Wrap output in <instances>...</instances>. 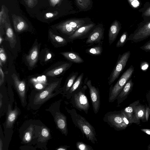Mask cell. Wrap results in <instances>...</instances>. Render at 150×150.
Returning <instances> with one entry per match:
<instances>
[{
    "label": "cell",
    "instance_id": "1",
    "mask_svg": "<svg viewBox=\"0 0 150 150\" xmlns=\"http://www.w3.org/2000/svg\"><path fill=\"white\" fill-rule=\"evenodd\" d=\"M67 112L69 114L73 123L79 128L88 140L93 144L98 143L95 129L84 117L77 113L74 109H69L65 107Z\"/></svg>",
    "mask_w": 150,
    "mask_h": 150
},
{
    "label": "cell",
    "instance_id": "2",
    "mask_svg": "<svg viewBox=\"0 0 150 150\" xmlns=\"http://www.w3.org/2000/svg\"><path fill=\"white\" fill-rule=\"evenodd\" d=\"M62 80L61 78L51 83L45 88L36 93L34 98L33 104L35 105H41L50 98L61 93L62 92V88L54 93V91L60 87Z\"/></svg>",
    "mask_w": 150,
    "mask_h": 150
},
{
    "label": "cell",
    "instance_id": "3",
    "mask_svg": "<svg viewBox=\"0 0 150 150\" xmlns=\"http://www.w3.org/2000/svg\"><path fill=\"white\" fill-rule=\"evenodd\" d=\"M82 87L74 93L70 98V103L73 107L80 111H83L88 114L90 107L88 99L85 91L87 86L84 84Z\"/></svg>",
    "mask_w": 150,
    "mask_h": 150
},
{
    "label": "cell",
    "instance_id": "4",
    "mask_svg": "<svg viewBox=\"0 0 150 150\" xmlns=\"http://www.w3.org/2000/svg\"><path fill=\"white\" fill-rule=\"evenodd\" d=\"M134 71V67L132 65L122 74L113 86L111 85L109 90L108 101L109 103H112L117 99L126 83L132 77Z\"/></svg>",
    "mask_w": 150,
    "mask_h": 150
},
{
    "label": "cell",
    "instance_id": "5",
    "mask_svg": "<svg viewBox=\"0 0 150 150\" xmlns=\"http://www.w3.org/2000/svg\"><path fill=\"white\" fill-rule=\"evenodd\" d=\"M62 99L56 102L47 109L53 117L57 128L62 134L67 136L68 133L67 117L60 111V106Z\"/></svg>",
    "mask_w": 150,
    "mask_h": 150
},
{
    "label": "cell",
    "instance_id": "6",
    "mask_svg": "<svg viewBox=\"0 0 150 150\" xmlns=\"http://www.w3.org/2000/svg\"><path fill=\"white\" fill-rule=\"evenodd\" d=\"M103 120L110 127L117 130L123 129L127 126L124 120L123 110L108 112L104 115Z\"/></svg>",
    "mask_w": 150,
    "mask_h": 150
},
{
    "label": "cell",
    "instance_id": "7",
    "mask_svg": "<svg viewBox=\"0 0 150 150\" xmlns=\"http://www.w3.org/2000/svg\"><path fill=\"white\" fill-rule=\"evenodd\" d=\"M130 51L124 53L122 54L119 55L116 63L110 76L108 78V83L109 85L119 77L125 68L130 55Z\"/></svg>",
    "mask_w": 150,
    "mask_h": 150
},
{
    "label": "cell",
    "instance_id": "8",
    "mask_svg": "<svg viewBox=\"0 0 150 150\" xmlns=\"http://www.w3.org/2000/svg\"><path fill=\"white\" fill-rule=\"evenodd\" d=\"M150 37V21L140 24L135 30L128 36L127 41L138 42Z\"/></svg>",
    "mask_w": 150,
    "mask_h": 150
},
{
    "label": "cell",
    "instance_id": "9",
    "mask_svg": "<svg viewBox=\"0 0 150 150\" xmlns=\"http://www.w3.org/2000/svg\"><path fill=\"white\" fill-rule=\"evenodd\" d=\"M83 84L86 85L89 89L93 110L94 113L96 114L99 111L100 105L99 89L92 85L91 80L88 79L87 77L84 79Z\"/></svg>",
    "mask_w": 150,
    "mask_h": 150
},
{
    "label": "cell",
    "instance_id": "10",
    "mask_svg": "<svg viewBox=\"0 0 150 150\" xmlns=\"http://www.w3.org/2000/svg\"><path fill=\"white\" fill-rule=\"evenodd\" d=\"M104 29L103 27L98 26L91 32L86 42L88 46L103 44L104 39Z\"/></svg>",
    "mask_w": 150,
    "mask_h": 150
},
{
    "label": "cell",
    "instance_id": "11",
    "mask_svg": "<svg viewBox=\"0 0 150 150\" xmlns=\"http://www.w3.org/2000/svg\"><path fill=\"white\" fill-rule=\"evenodd\" d=\"M94 26V24L93 23L83 25L77 29L71 36L69 37L68 41L71 42L76 39L87 38L91 33L90 30Z\"/></svg>",
    "mask_w": 150,
    "mask_h": 150
},
{
    "label": "cell",
    "instance_id": "12",
    "mask_svg": "<svg viewBox=\"0 0 150 150\" xmlns=\"http://www.w3.org/2000/svg\"><path fill=\"white\" fill-rule=\"evenodd\" d=\"M15 86L18 94L22 105L23 106L26 100V88L25 83L20 80L18 76L13 74L11 76Z\"/></svg>",
    "mask_w": 150,
    "mask_h": 150
},
{
    "label": "cell",
    "instance_id": "13",
    "mask_svg": "<svg viewBox=\"0 0 150 150\" xmlns=\"http://www.w3.org/2000/svg\"><path fill=\"white\" fill-rule=\"evenodd\" d=\"M72 64V63L71 62H62L57 67L47 71L45 74L48 76L54 77L64 74L71 67Z\"/></svg>",
    "mask_w": 150,
    "mask_h": 150
},
{
    "label": "cell",
    "instance_id": "14",
    "mask_svg": "<svg viewBox=\"0 0 150 150\" xmlns=\"http://www.w3.org/2000/svg\"><path fill=\"white\" fill-rule=\"evenodd\" d=\"M121 27L117 20L115 21L111 24L108 32V41L110 46L115 40Z\"/></svg>",
    "mask_w": 150,
    "mask_h": 150
},
{
    "label": "cell",
    "instance_id": "15",
    "mask_svg": "<svg viewBox=\"0 0 150 150\" xmlns=\"http://www.w3.org/2000/svg\"><path fill=\"white\" fill-rule=\"evenodd\" d=\"M19 113L20 110L16 106V108L12 110L10 105H8L5 124L7 128H11L13 127Z\"/></svg>",
    "mask_w": 150,
    "mask_h": 150
},
{
    "label": "cell",
    "instance_id": "16",
    "mask_svg": "<svg viewBox=\"0 0 150 150\" xmlns=\"http://www.w3.org/2000/svg\"><path fill=\"white\" fill-rule=\"evenodd\" d=\"M133 86V83L131 79L126 83L117 98V107L120 106V104L127 98Z\"/></svg>",
    "mask_w": 150,
    "mask_h": 150
},
{
    "label": "cell",
    "instance_id": "17",
    "mask_svg": "<svg viewBox=\"0 0 150 150\" xmlns=\"http://www.w3.org/2000/svg\"><path fill=\"white\" fill-rule=\"evenodd\" d=\"M12 18L14 27L16 32H21L28 28L27 23L22 17L13 15Z\"/></svg>",
    "mask_w": 150,
    "mask_h": 150
},
{
    "label": "cell",
    "instance_id": "18",
    "mask_svg": "<svg viewBox=\"0 0 150 150\" xmlns=\"http://www.w3.org/2000/svg\"><path fill=\"white\" fill-rule=\"evenodd\" d=\"M79 72H73L71 73L67 78L64 85L62 88V92L61 94L63 96L65 97L75 81L78 76Z\"/></svg>",
    "mask_w": 150,
    "mask_h": 150
},
{
    "label": "cell",
    "instance_id": "19",
    "mask_svg": "<svg viewBox=\"0 0 150 150\" xmlns=\"http://www.w3.org/2000/svg\"><path fill=\"white\" fill-rule=\"evenodd\" d=\"M84 75L82 73L78 76L65 96L67 99H70L73 93L82 87Z\"/></svg>",
    "mask_w": 150,
    "mask_h": 150
},
{
    "label": "cell",
    "instance_id": "20",
    "mask_svg": "<svg viewBox=\"0 0 150 150\" xmlns=\"http://www.w3.org/2000/svg\"><path fill=\"white\" fill-rule=\"evenodd\" d=\"M5 25L6 29V40L9 42L11 47L13 48L17 42L16 36L9 23L6 22Z\"/></svg>",
    "mask_w": 150,
    "mask_h": 150
},
{
    "label": "cell",
    "instance_id": "21",
    "mask_svg": "<svg viewBox=\"0 0 150 150\" xmlns=\"http://www.w3.org/2000/svg\"><path fill=\"white\" fill-rule=\"evenodd\" d=\"M60 54L70 62L76 64H80L84 62L83 59L77 52H65Z\"/></svg>",
    "mask_w": 150,
    "mask_h": 150
},
{
    "label": "cell",
    "instance_id": "22",
    "mask_svg": "<svg viewBox=\"0 0 150 150\" xmlns=\"http://www.w3.org/2000/svg\"><path fill=\"white\" fill-rule=\"evenodd\" d=\"M137 105L134 108L133 120V123H138L140 120H143L145 118V109L143 106Z\"/></svg>",
    "mask_w": 150,
    "mask_h": 150
},
{
    "label": "cell",
    "instance_id": "23",
    "mask_svg": "<svg viewBox=\"0 0 150 150\" xmlns=\"http://www.w3.org/2000/svg\"><path fill=\"white\" fill-rule=\"evenodd\" d=\"M38 48L37 46H34L26 57V60L30 67H33L36 64L38 60Z\"/></svg>",
    "mask_w": 150,
    "mask_h": 150
},
{
    "label": "cell",
    "instance_id": "24",
    "mask_svg": "<svg viewBox=\"0 0 150 150\" xmlns=\"http://www.w3.org/2000/svg\"><path fill=\"white\" fill-rule=\"evenodd\" d=\"M56 28L59 30L62 33L67 35L68 38L75 31L70 25L67 21L59 24Z\"/></svg>",
    "mask_w": 150,
    "mask_h": 150
},
{
    "label": "cell",
    "instance_id": "25",
    "mask_svg": "<svg viewBox=\"0 0 150 150\" xmlns=\"http://www.w3.org/2000/svg\"><path fill=\"white\" fill-rule=\"evenodd\" d=\"M139 102V100L135 101L123 110L128 118L130 124L133 123V117L134 108L135 106L138 104Z\"/></svg>",
    "mask_w": 150,
    "mask_h": 150
},
{
    "label": "cell",
    "instance_id": "26",
    "mask_svg": "<svg viewBox=\"0 0 150 150\" xmlns=\"http://www.w3.org/2000/svg\"><path fill=\"white\" fill-rule=\"evenodd\" d=\"M102 44H98L93 46L86 50V52L91 55L98 56L100 55L103 52Z\"/></svg>",
    "mask_w": 150,
    "mask_h": 150
},
{
    "label": "cell",
    "instance_id": "27",
    "mask_svg": "<svg viewBox=\"0 0 150 150\" xmlns=\"http://www.w3.org/2000/svg\"><path fill=\"white\" fill-rule=\"evenodd\" d=\"M51 135L49 129L47 127L42 126L39 132L38 141L44 142L50 138Z\"/></svg>",
    "mask_w": 150,
    "mask_h": 150
},
{
    "label": "cell",
    "instance_id": "28",
    "mask_svg": "<svg viewBox=\"0 0 150 150\" xmlns=\"http://www.w3.org/2000/svg\"><path fill=\"white\" fill-rule=\"evenodd\" d=\"M49 35L52 41L59 46H64L67 44L68 41L67 39L54 34L51 31H49Z\"/></svg>",
    "mask_w": 150,
    "mask_h": 150
},
{
    "label": "cell",
    "instance_id": "29",
    "mask_svg": "<svg viewBox=\"0 0 150 150\" xmlns=\"http://www.w3.org/2000/svg\"><path fill=\"white\" fill-rule=\"evenodd\" d=\"M33 130L34 127L31 125L26 130L23 138V141L24 143H28L31 141Z\"/></svg>",
    "mask_w": 150,
    "mask_h": 150
},
{
    "label": "cell",
    "instance_id": "30",
    "mask_svg": "<svg viewBox=\"0 0 150 150\" xmlns=\"http://www.w3.org/2000/svg\"><path fill=\"white\" fill-rule=\"evenodd\" d=\"M70 25L76 31L84 25V21L81 19H73L67 21Z\"/></svg>",
    "mask_w": 150,
    "mask_h": 150
},
{
    "label": "cell",
    "instance_id": "31",
    "mask_svg": "<svg viewBox=\"0 0 150 150\" xmlns=\"http://www.w3.org/2000/svg\"><path fill=\"white\" fill-rule=\"evenodd\" d=\"M128 35L127 32H124L117 42L116 45V47H119L123 46L126 42L128 41Z\"/></svg>",
    "mask_w": 150,
    "mask_h": 150
},
{
    "label": "cell",
    "instance_id": "32",
    "mask_svg": "<svg viewBox=\"0 0 150 150\" xmlns=\"http://www.w3.org/2000/svg\"><path fill=\"white\" fill-rule=\"evenodd\" d=\"M76 149L79 150H93L91 146L80 141L77 142L76 144Z\"/></svg>",
    "mask_w": 150,
    "mask_h": 150
},
{
    "label": "cell",
    "instance_id": "33",
    "mask_svg": "<svg viewBox=\"0 0 150 150\" xmlns=\"http://www.w3.org/2000/svg\"><path fill=\"white\" fill-rule=\"evenodd\" d=\"M78 5L81 8H87L91 3L90 0H76Z\"/></svg>",
    "mask_w": 150,
    "mask_h": 150
},
{
    "label": "cell",
    "instance_id": "34",
    "mask_svg": "<svg viewBox=\"0 0 150 150\" xmlns=\"http://www.w3.org/2000/svg\"><path fill=\"white\" fill-rule=\"evenodd\" d=\"M6 15L5 11V9L3 6H2L1 8L0 12V26L4 23L6 22Z\"/></svg>",
    "mask_w": 150,
    "mask_h": 150
},
{
    "label": "cell",
    "instance_id": "35",
    "mask_svg": "<svg viewBox=\"0 0 150 150\" xmlns=\"http://www.w3.org/2000/svg\"><path fill=\"white\" fill-rule=\"evenodd\" d=\"M131 6L133 8H137L140 6V2L139 0H127Z\"/></svg>",
    "mask_w": 150,
    "mask_h": 150
},
{
    "label": "cell",
    "instance_id": "36",
    "mask_svg": "<svg viewBox=\"0 0 150 150\" xmlns=\"http://www.w3.org/2000/svg\"><path fill=\"white\" fill-rule=\"evenodd\" d=\"M0 61L2 63H5L6 59V56L4 51L2 48L0 49Z\"/></svg>",
    "mask_w": 150,
    "mask_h": 150
},
{
    "label": "cell",
    "instance_id": "37",
    "mask_svg": "<svg viewBox=\"0 0 150 150\" xmlns=\"http://www.w3.org/2000/svg\"><path fill=\"white\" fill-rule=\"evenodd\" d=\"M140 48L146 52L150 51V40L146 42Z\"/></svg>",
    "mask_w": 150,
    "mask_h": 150
},
{
    "label": "cell",
    "instance_id": "38",
    "mask_svg": "<svg viewBox=\"0 0 150 150\" xmlns=\"http://www.w3.org/2000/svg\"><path fill=\"white\" fill-rule=\"evenodd\" d=\"M4 81V75L1 66L0 68V86H1Z\"/></svg>",
    "mask_w": 150,
    "mask_h": 150
},
{
    "label": "cell",
    "instance_id": "39",
    "mask_svg": "<svg viewBox=\"0 0 150 150\" xmlns=\"http://www.w3.org/2000/svg\"><path fill=\"white\" fill-rule=\"evenodd\" d=\"M142 16L145 17H150V6L147 8L143 12Z\"/></svg>",
    "mask_w": 150,
    "mask_h": 150
},
{
    "label": "cell",
    "instance_id": "40",
    "mask_svg": "<svg viewBox=\"0 0 150 150\" xmlns=\"http://www.w3.org/2000/svg\"><path fill=\"white\" fill-rule=\"evenodd\" d=\"M37 0H28L27 1V5L30 8L33 7L35 4V3Z\"/></svg>",
    "mask_w": 150,
    "mask_h": 150
},
{
    "label": "cell",
    "instance_id": "41",
    "mask_svg": "<svg viewBox=\"0 0 150 150\" xmlns=\"http://www.w3.org/2000/svg\"><path fill=\"white\" fill-rule=\"evenodd\" d=\"M58 14V12L56 11L55 13H48L45 14V17L46 18H52L56 16Z\"/></svg>",
    "mask_w": 150,
    "mask_h": 150
},
{
    "label": "cell",
    "instance_id": "42",
    "mask_svg": "<svg viewBox=\"0 0 150 150\" xmlns=\"http://www.w3.org/2000/svg\"><path fill=\"white\" fill-rule=\"evenodd\" d=\"M150 114V109L148 107H146L145 109V119L147 121L148 120L149 115Z\"/></svg>",
    "mask_w": 150,
    "mask_h": 150
},
{
    "label": "cell",
    "instance_id": "43",
    "mask_svg": "<svg viewBox=\"0 0 150 150\" xmlns=\"http://www.w3.org/2000/svg\"><path fill=\"white\" fill-rule=\"evenodd\" d=\"M35 84V87L37 89H42L44 87L43 84L41 83H36Z\"/></svg>",
    "mask_w": 150,
    "mask_h": 150
},
{
    "label": "cell",
    "instance_id": "44",
    "mask_svg": "<svg viewBox=\"0 0 150 150\" xmlns=\"http://www.w3.org/2000/svg\"><path fill=\"white\" fill-rule=\"evenodd\" d=\"M69 147V146L67 145H62L59 146L56 149L57 150H67Z\"/></svg>",
    "mask_w": 150,
    "mask_h": 150
},
{
    "label": "cell",
    "instance_id": "45",
    "mask_svg": "<svg viewBox=\"0 0 150 150\" xmlns=\"http://www.w3.org/2000/svg\"><path fill=\"white\" fill-rule=\"evenodd\" d=\"M50 5L53 6H54L56 5L58 3L60 0H49Z\"/></svg>",
    "mask_w": 150,
    "mask_h": 150
},
{
    "label": "cell",
    "instance_id": "46",
    "mask_svg": "<svg viewBox=\"0 0 150 150\" xmlns=\"http://www.w3.org/2000/svg\"><path fill=\"white\" fill-rule=\"evenodd\" d=\"M141 130L147 134L150 135V129H142Z\"/></svg>",
    "mask_w": 150,
    "mask_h": 150
},
{
    "label": "cell",
    "instance_id": "47",
    "mask_svg": "<svg viewBox=\"0 0 150 150\" xmlns=\"http://www.w3.org/2000/svg\"><path fill=\"white\" fill-rule=\"evenodd\" d=\"M0 108H1V107L2 105V96L1 95V93H0Z\"/></svg>",
    "mask_w": 150,
    "mask_h": 150
},
{
    "label": "cell",
    "instance_id": "48",
    "mask_svg": "<svg viewBox=\"0 0 150 150\" xmlns=\"http://www.w3.org/2000/svg\"><path fill=\"white\" fill-rule=\"evenodd\" d=\"M3 146V143L2 141L0 138V150H2V147Z\"/></svg>",
    "mask_w": 150,
    "mask_h": 150
},
{
    "label": "cell",
    "instance_id": "49",
    "mask_svg": "<svg viewBox=\"0 0 150 150\" xmlns=\"http://www.w3.org/2000/svg\"><path fill=\"white\" fill-rule=\"evenodd\" d=\"M51 57V54H50V53L48 54H47V56L46 58V59H45L47 61L49 59H50V58Z\"/></svg>",
    "mask_w": 150,
    "mask_h": 150
},
{
    "label": "cell",
    "instance_id": "50",
    "mask_svg": "<svg viewBox=\"0 0 150 150\" xmlns=\"http://www.w3.org/2000/svg\"><path fill=\"white\" fill-rule=\"evenodd\" d=\"M3 38L2 37H1V35L0 36V43L1 44V42L3 41Z\"/></svg>",
    "mask_w": 150,
    "mask_h": 150
},
{
    "label": "cell",
    "instance_id": "51",
    "mask_svg": "<svg viewBox=\"0 0 150 150\" xmlns=\"http://www.w3.org/2000/svg\"><path fill=\"white\" fill-rule=\"evenodd\" d=\"M149 148L150 149V146H149Z\"/></svg>",
    "mask_w": 150,
    "mask_h": 150
}]
</instances>
